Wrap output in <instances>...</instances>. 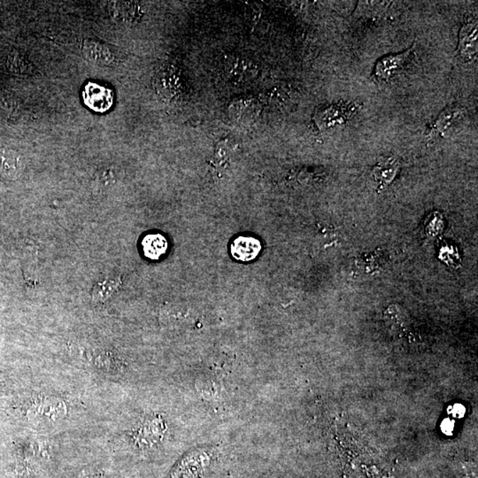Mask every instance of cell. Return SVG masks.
I'll use <instances>...</instances> for the list:
<instances>
[{"label":"cell","mask_w":478,"mask_h":478,"mask_svg":"<svg viewBox=\"0 0 478 478\" xmlns=\"http://www.w3.org/2000/svg\"><path fill=\"white\" fill-rule=\"evenodd\" d=\"M184 77L179 70L172 65L162 67L157 73L155 87L164 101H177L184 94Z\"/></svg>","instance_id":"1"},{"label":"cell","mask_w":478,"mask_h":478,"mask_svg":"<svg viewBox=\"0 0 478 478\" xmlns=\"http://www.w3.org/2000/svg\"><path fill=\"white\" fill-rule=\"evenodd\" d=\"M399 167L398 160L395 159L383 160L374 167V180H377V183H379L382 187L390 184L397 174Z\"/></svg>","instance_id":"12"},{"label":"cell","mask_w":478,"mask_h":478,"mask_svg":"<svg viewBox=\"0 0 478 478\" xmlns=\"http://www.w3.org/2000/svg\"><path fill=\"white\" fill-rule=\"evenodd\" d=\"M143 251L148 258L159 260L165 255L167 250V241L160 234H149L142 241Z\"/></svg>","instance_id":"9"},{"label":"cell","mask_w":478,"mask_h":478,"mask_svg":"<svg viewBox=\"0 0 478 478\" xmlns=\"http://www.w3.org/2000/svg\"><path fill=\"white\" fill-rule=\"evenodd\" d=\"M223 77L231 84H244L252 77L253 67L244 59L230 57L223 62Z\"/></svg>","instance_id":"5"},{"label":"cell","mask_w":478,"mask_h":478,"mask_svg":"<svg viewBox=\"0 0 478 478\" xmlns=\"http://www.w3.org/2000/svg\"><path fill=\"white\" fill-rule=\"evenodd\" d=\"M458 52L461 58L470 62L477 53V24L467 23L460 31Z\"/></svg>","instance_id":"6"},{"label":"cell","mask_w":478,"mask_h":478,"mask_svg":"<svg viewBox=\"0 0 478 478\" xmlns=\"http://www.w3.org/2000/svg\"><path fill=\"white\" fill-rule=\"evenodd\" d=\"M462 109L457 106H450L442 112L431 127V135L445 137L448 132L457 123L462 116Z\"/></svg>","instance_id":"8"},{"label":"cell","mask_w":478,"mask_h":478,"mask_svg":"<svg viewBox=\"0 0 478 478\" xmlns=\"http://www.w3.org/2000/svg\"><path fill=\"white\" fill-rule=\"evenodd\" d=\"M288 92L284 88H274L264 96V99L270 106H280L287 99Z\"/></svg>","instance_id":"15"},{"label":"cell","mask_w":478,"mask_h":478,"mask_svg":"<svg viewBox=\"0 0 478 478\" xmlns=\"http://www.w3.org/2000/svg\"><path fill=\"white\" fill-rule=\"evenodd\" d=\"M345 109H341L340 106H333L330 108L320 109L316 112L315 116L317 126L321 130L334 126L338 123H341L345 118L347 113L344 112Z\"/></svg>","instance_id":"10"},{"label":"cell","mask_w":478,"mask_h":478,"mask_svg":"<svg viewBox=\"0 0 478 478\" xmlns=\"http://www.w3.org/2000/svg\"><path fill=\"white\" fill-rule=\"evenodd\" d=\"M413 49L409 48L406 51L398 53V55H390L382 57L378 60L374 65V74L378 80L388 81L394 77L399 71L404 69V67L409 62L413 55Z\"/></svg>","instance_id":"2"},{"label":"cell","mask_w":478,"mask_h":478,"mask_svg":"<svg viewBox=\"0 0 478 478\" xmlns=\"http://www.w3.org/2000/svg\"><path fill=\"white\" fill-rule=\"evenodd\" d=\"M447 423H448V426H445V429H443V430H444V431H450V430H449V427L452 428V423H449L448 421Z\"/></svg>","instance_id":"17"},{"label":"cell","mask_w":478,"mask_h":478,"mask_svg":"<svg viewBox=\"0 0 478 478\" xmlns=\"http://www.w3.org/2000/svg\"><path fill=\"white\" fill-rule=\"evenodd\" d=\"M83 51L84 55L91 62L102 64V65H109L113 60V56L109 49L94 41H85Z\"/></svg>","instance_id":"11"},{"label":"cell","mask_w":478,"mask_h":478,"mask_svg":"<svg viewBox=\"0 0 478 478\" xmlns=\"http://www.w3.org/2000/svg\"><path fill=\"white\" fill-rule=\"evenodd\" d=\"M83 95L85 104L96 112H106L112 106V91L98 84H88Z\"/></svg>","instance_id":"3"},{"label":"cell","mask_w":478,"mask_h":478,"mask_svg":"<svg viewBox=\"0 0 478 478\" xmlns=\"http://www.w3.org/2000/svg\"><path fill=\"white\" fill-rule=\"evenodd\" d=\"M260 105L255 99L240 98L231 102L229 109L230 119L237 123H252L258 117Z\"/></svg>","instance_id":"4"},{"label":"cell","mask_w":478,"mask_h":478,"mask_svg":"<svg viewBox=\"0 0 478 478\" xmlns=\"http://www.w3.org/2000/svg\"><path fill=\"white\" fill-rule=\"evenodd\" d=\"M455 410H454L455 415H456L459 417H462V416L465 415V408H463L462 406L456 405L455 406Z\"/></svg>","instance_id":"16"},{"label":"cell","mask_w":478,"mask_h":478,"mask_svg":"<svg viewBox=\"0 0 478 478\" xmlns=\"http://www.w3.org/2000/svg\"><path fill=\"white\" fill-rule=\"evenodd\" d=\"M262 249L258 239L252 237H239L231 245V253L235 259L241 262L255 260Z\"/></svg>","instance_id":"7"},{"label":"cell","mask_w":478,"mask_h":478,"mask_svg":"<svg viewBox=\"0 0 478 478\" xmlns=\"http://www.w3.org/2000/svg\"><path fill=\"white\" fill-rule=\"evenodd\" d=\"M120 281L105 280L95 285L92 291V301L102 303L111 297L113 292L118 289Z\"/></svg>","instance_id":"14"},{"label":"cell","mask_w":478,"mask_h":478,"mask_svg":"<svg viewBox=\"0 0 478 478\" xmlns=\"http://www.w3.org/2000/svg\"><path fill=\"white\" fill-rule=\"evenodd\" d=\"M19 156L16 152L0 150V173L12 177L19 172Z\"/></svg>","instance_id":"13"}]
</instances>
